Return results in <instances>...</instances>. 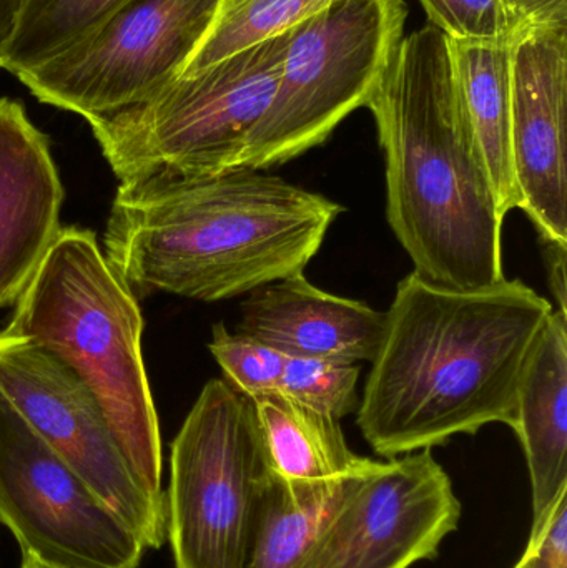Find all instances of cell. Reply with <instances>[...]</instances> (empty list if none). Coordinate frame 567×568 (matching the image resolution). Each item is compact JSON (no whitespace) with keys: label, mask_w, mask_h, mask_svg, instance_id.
<instances>
[{"label":"cell","mask_w":567,"mask_h":568,"mask_svg":"<svg viewBox=\"0 0 567 568\" xmlns=\"http://www.w3.org/2000/svg\"><path fill=\"white\" fill-rule=\"evenodd\" d=\"M386 313L320 290L303 273L266 284L242 304L239 331L285 357L372 363Z\"/></svg>","instance_id":"obj_14"},{"label":"cell","mask_w":567,"mask_h":568,"mask_svg":"<svg viewBox=\"0 0 567 568\" xmlns=\"http://www.w3.org/2000/svg\"><path fill=\"white\" fill-rule=\"evenodd\" d=\"M0 524L57 568H139L145 546L0 390Z\"/></svg>","instance_id":"obj_9"},{"label":"cell","mask_w":567,"mask_h":568,"mask_svg":"<svg viewBox=\"0 0 567 568\" xmlns=\"http://www.w3.org/2000/svg\"><path fill=\"white\" fill-rule=\"evenodd\" d=\"M406 19L405 0H336L290 30L275 97L239 166L292 162L368 105L405 37Z\"/></svg>","instance_id":"obj_6"},{"label":"cell","mask_w":567,"mask_h":568,"mask_svg":"<svg viewBox=\"0 0 567 568\" xmlns=\"http://www.w3.org/2000/svg\"><path fill=\"white\" fill-rule=\"evenodd\" d=\"M288 32L202 72L179 77L139 105L90 120L120 183L152 173L202 176L239 166L275 97Z\"/></svg>","instance_id":"obj_5"},{"label":"cell","mask_w":567,"mask_h":568,"mask_svg":"<svg viewBox=\"0 0 567 568\" xmlns=\"http://www.w3.org/2000/svg\"><path fill=\"white\" fill-rule=\"evenodd\" d=\"M219 0H126L79 42L17 79L87 122L146 102L182 75Z\"/></svg>","instance_id":"obj_8"},{"label":"cell","mask_w":567,"mask_h":568,"mask_svg":"<svg viewBox=\"0 0 567 568\" xmlns=\"http://www.w3.org/2000/svg\"><path fill=\"white\" fill-rule=\"evenodd\" d=\"M515 568H567V493L545 523L531 530L528 547Z\"/></svg>","instance_id":"obj_24"},{"label":"cell","mask_w":567,"mask_h":568,"mask_svg":"<svg viewBox=\"0 0 567 568\" xmlns=\"http://www.w3.org/2000/svg\"><path fill=\"white\" fill-rule=\"evenodd\" d=\"M543 256H545L546 272H548L549 286H551L553 296H555V310L567 313L566 303V260L567 245L551 242V240H541Z\"/></svg>","instance_id":"obj_26"},{"label":"cell","mask_w":567,"mask_h":568,"mask_svg":"<svg viewBox=\"0 0 567 568\" xmlns=\"http://www.w3.org/2000/svg\"><path fill=\"white\" fill-rule=\"evenodd\" d=\"M19 568H57L49 566V564L42 562V560L36 559V557L27 556L22 554V562Z\"/></svg>","instance_id":"obj_28"},{"label":"cell","mask_w":567,"mask_h":568,"mask_svg":"<svg viewBox=\"0 0 567 568\" xmlns=\"http://www.w3.org/2000/svg\"><path fill=\"white\" fill-rule=\"evenodd\" d=\"M448 42L466 115L506 216L519 206L512 163V43Z\"/></svg>","instance_id":"obj_16"},{"label":"cell","mask_w":567,"mask_h":568,"mask_svg":"<svg viewBox=\"0 0 567 568\" xmlns=\"http://www.w3.org/2000/svg\"><path fill=\"white\" fill-rule=\"evenodd\" d=\"M272 474L255 403L225 379L209 381L170 446L166 542L175 568H246Z\"/></svg>","instance_id":"obj_7"},{"label":"cell","mask_w":567,"mask_h":568,"mask_svg":"<svg viewBox=\"0 0 567 568\" xmlns=\"http://www.w3.org/2000/svg\"><path fill=\"white\" fill-rule=\"evenodd\" d=\"M522 29L567 27V0H505Z\"/></svg>","instance_id":"obj_25"},{"label":"cell","mask_w":567,"mask_h":568,"mask_svg":"<svg viewBox=\"0 0 567 568\" xmlns=\"http://www.w3.org/2000/svg\"><path fill=\"white\" fill-rule=\"evenodd\" d=\"M352 476L338 483L305 486L273 473L260 499L246 568L298 567Z\"/></svg>","instance_id":"obj_18"},{"label":"cell","mask_w":567,"mask_h":568,"mask_svg":"<svg viewBox=\"0 0 567 568\" xmlns=\"http://www.w3.org/2000/svg\"><path fill=\"white\" fill-rule=\"evenodd\" d=\"M126 0H20L0 69H37L92 32Z\"/></svg>","instance_id":"obj_19"},{"label":"cell","mask_w":567,"mask_h":568,"mask_svg":"<svg viewBox=\"0 0 567 568\" xmlns=\"http://www.w3.org/2000/svg\"><path fill=\"white\" fill-rule=\"evenodd\" d=\"M512 429L528 464L533 529L567 493V313L553 310L526 361Z\"/></svg>","instance_id":"obj_15"},{"label":"cell","mask_w":567,"mask_h":568,"mask_svg":"<svg viewBox=\"0 0 567 568\" xmlns=\"http://www.w3.org/2000/svg\"><path fill=\"white\" fill-rule=\"evenodd\" d=\"M462 503L432 449L363 460L296 568H409L435 559Z\"/></svg>","instance_id":"obj_10"},{"label":"cell","mask_w":567,"mask_h":568,"mask_svg":"<svg viewBox=\"0 0 567 568\" xmlns=\"http://www.w3.org/2000/svg\"><path fill=\"white\" fill-rule=\"evenodd\" d=\"M343 206L265 170L120 183L107 260L135 296L230 300L305 272Z\"/></svg>","instance_id":"obj_2"},{"label":"cell","mask_w":567,"mask_h":568,"mask_svg":"<svg viewBox=\"0 0 567 568\" xmlns=\"http://www.w3.org/2000/svg\"><path fill=\"white\" fill-rule=\"evenodd\" d=\"M20 0H0V57L12 33L13 22L19 12Z\"/></svg>","instance_id":"obj_27"},{"label":"cell","mask_w":567,"mask_h":568,"mask_svg":"<svg viewBox=\"0 0 567 568\" xmlns=\"http://www.w3.org/2000/svg\"><path fill=\"white\" fill-rule=\"evenodd\" d=\"M553 310L522 280L458 291L409 273L385 311L356 409L363 437L393 459L488 424L512 427L526 361Z\"/></svg>","instance_id":"obj_1"},{"label":"cell","mask_w":567,"mask_h":568,"mask_svg":"<svg viewBox=\"0 0 567 568\" xmlns=\"http://www.w3.org/2000/svg\"><path fill=\"white\" fill-rule=\"evenodd\" d=\"M366 109L385 155L386 216L425 282L473 291L505 280L503 223L466 115L448 37H403Z\"/></svg>","instance_id":"obj_3"},{"label":"cell","mask_w":567,"mask_h":568,"mask_svg":"<svg viewBox=\"0 0 567 568\" xmlns=\"http://www.w3.org/2000/svg\"><path fill=\"white\" fill-rule=\"evenodd\" d=\"M428 23L453 42L513 43L522 27L505 0H418Z\"/></svg>","instance_id":"obj_23"},{"label":"cell","mask_w":567,"mask_h":568,"mask_svg":"<svg viewBox=\"0 0 567 568\" xmlns=\"http://www.w3.org/2000/svg\"><path fill=\"white\" fill-rule=\"evenodd\" d=\"M360 373V364L285 357L279 393L322 416L342 420L358 409Z\"/></svg>","instance_id":"obj_21"},{"label":"cell","mask_w":567,"mask_h":568,"mask_svg":"<svg viewBox=\"0 0 567 568\" xmlns=\"http://www.w3.org/2000/svg\"><path fill=\"white\" fill-rule=\"evenodd\" d=\"M336 0H219L215 16L182 75L202 72L242 50L275 39Z\"/></svg>","instance_id":"obj_20"},{"label":"cell","mask_w":567,"mask_h":568,"mask_svg":"<svg viewBox=\"0 0 567 568\" xmlns=\"http://www.w3.org/2000/svg\"><path fill=\"white\" fill-rule=\"evenodd\" d=\"M0 390L145 549H162L166 542L165 499L153 497L139 483L99 403L72 371L3 329Z\"/></svg>","instance_id":"obj_11"},{"label":"cell","mask_w":567,"mask_h":568,"mask_svg":"<svg viewBox=\"0 0 567 568\" xmlns=\"http://www.w3.org/2000/svg\"><path fill=\"white\" fill-rule=\"evenodd\" d=\"M210 353L223 371V379L255 400L279 394L285 356L249 334L232 333L225 324L212 329Z\"/></svg>","instance_id":"obj_22"},{"label":"cell","mask_w":567,"mask_h":568,"mask_svg":"<svg viewBox=\"0 0 567 568\" xmlns=\"http://www.w3.org/2000/svg\"><path fill=\"white\" fill-rule=\"evenodd\" d=\"M253 403L273 473L282 479L305 486L338 483L365 460L350 450L340 420L280 393Z\"/></svg>","instance_id":"obj_17"},{"label":"cell","mask_w":567,"mask_h":568,"mask_svg":"<svg viewBox=\"0 0 567 568\" xmlns=\"http://www.w3.org/2000/svg\"><path fill=\"white\" fill-rule=\"evenodd\" d=\"M6 331L75 374L99 403L139 483L165 499L159 414L142 354V311L95 233L60 229L17 297Z\"/></svg>","instance_id":"obj_4"},{"label":"cell","mask_w":567,"mask_h":568,"mask_svg":"<svg viewBox=\"0 0 567 568\" xmlns=\"http://www.w3.org/2000/svg\"><path fill=\"white\" fill-rule=\"evenodd\" d=\"M63 186L45 133L0 99V307L16 303L60 229Z\"/></svg>","instance_id":"obj_13"},{"label":"cell","mask_w":567,"mask_h":568,"mask_svg":"<svg viewBox=\"0 0 567 568\" xmlns=\"http://www.w3.org/2000/svg\"><path fill=\"white\" fill-rule=\"evenodd\" d=\"M509 93L518 209L541 240L567 245V27L519 30Z\"/></svg>","instance_id":"obj_12"}]
</instances>
